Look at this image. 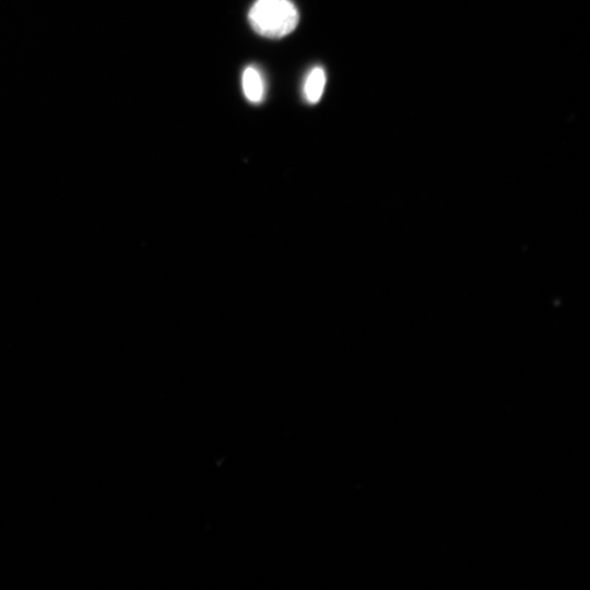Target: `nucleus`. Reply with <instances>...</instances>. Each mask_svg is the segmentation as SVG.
Returning a JSON list of instances; mask_svg holds the SVG:
<instances>
[{
  "mask_svg": "<svg viewBox=\"0 0 590 590\" xmlns=\"http://www.w3.org/2000/svg\"><path fill=\"white\" fill-rule=\"evenodd\" d=\"M256 33L268 38H281L292 33L299 13L291 0H257L248 12Z\"/></svg>",
  "mask_w": 590,
  "mask_h": 590,
  "instance_id": "f257e3e1",
  "label": "nucleus"
},
{
  "mask_svg": "<svg viewBox=\"0 0 590 590\" xmlns=\"http://www.w3.org/2000/svg\"><path fill=\"white\" fill-rule=\"evenodd\" d=\"M241 82L246 98L253 104L261 103L266 90L261 72L256 67L249 66L243 72Z\"/></svg>",
  "mask_w": 590,
  "mask_h": 590,
  "instance_id": "f03ea898",
  "label": "nucleus"
},
{
  "mask_svg": "<svg viewBox=\"0 0 590 590\" xmlns=\"http://www.w3.org/2000/svg\"><path fill=\"white\" fill-rule=\"evenodd\" d=\"M326 85V73L321 67H315L308 73L304 84L305 99L310 104H316L320 101Z\"/></svg>",
  "mask_w": 590,
  "mask_h": 590,
  "instance_id": "7ed1b4c3",
  "label": "nucleus"
}]
</instances>
